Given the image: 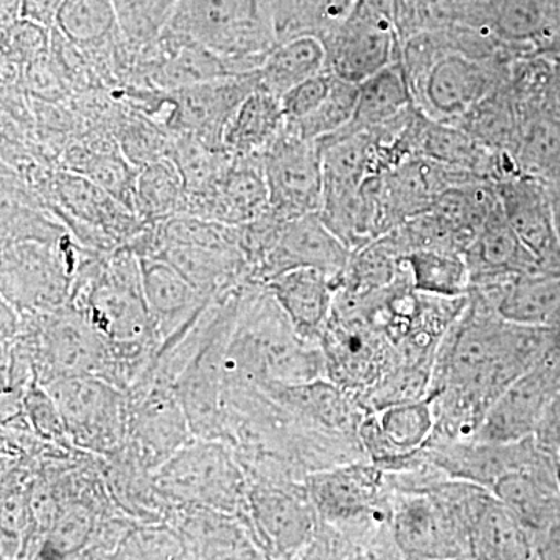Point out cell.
Instances as JSON below:
<instances>
[{"mask_svg": "<svg viewBox=\"0 0 560 560\" xmlns=\"http://www.w3.org/2000/svg\"><path fill=\"white\" fill-rule=\"evenodd\" d=\"M70 302L103 342L97 377L128 393L164 342L143 294L139 257L128 246L95 254L80 271Z\"/></svg>", "mask_w": 560, "mask_h": 560, "instance_id": "1", "label": "cell"}, {"mask_svg": "<svg viewBox=\"0 0 560 560\" xmlns=\"http://www.w3.org/2000/svg\"><path fill=\"white\" fill-rule=\"evenodd\" d=\"M400 61L415 105L430 119L453 125L499 90L511 62L481 55L474 32L460 24L419 32L405 39Z\"/></svg>", "mask_w": 560, "mask_h": 560, "instance_id": "2", "label": "cell"}, {"mask_svg": "<svg viewBox=\"0 0 560 560\" xmlns=\"http://www.w3.org/2000/svg\"><path fill=\"white\" fill-rule=\"evenodd\" d=\"M224 368L230 377L257 385H301L326 377L319 342L296 334L271 291L259 280H250L242 291Z\"/></svg>", "mask_w": 560, "mask_h": 560, "instance_id": "3", "label": "cell"}, {"mask_svg": "<svg viewBox=\"0 0 560 560\" xmlns=\"http://www.w3.org/2000/svg\"><path fill=\"white\" fill-rule=\"evenodd\" d=\"M162 31L195 40L250 75L278 44L271 0H178Z\"/></svg>", "mask_w": 560, "mask_h": 560, "instance_id": "4", "label": "cell"}, {"mask_svg": "<svg viewBox=\"0 0 560 560\" xmlns=\"http://www.w3.org/2000/svg\"><path fill=\"white\" fill-rule=\"evenodd\" d=\"M154 478L175 503L226 512L249 530L248 478L226 442L195 436L154 470Z\"/></svg>", "mask_w": 560, "mask_h": 560, "instance_id": "5", "label": "cell"}, {"mask_svg": "<svg viewBox=\"0 0 560 560\" xmlns=\"http://www.w3.org/2000/svg\"><path fill=\"white\" fill-rule=\"evenodd\" d=\"M97 250L81 245L72 232L60 242H21L2 248L0 298L22 313L68 304L86 261Z\"/></svg>", "mask_w": 560, "mask_h": 560, "instance_id": "6", "label": "cell"}, {"mask_svg": "<svg viewBox=\"0 0 560 560\" xmlns=\"http://www.w3.org/2000/svg\"><path fill=\"white\" fill-rule=\"evenodd\" d=\"M246 285L228 300L209 305L202 316L197 349L175 382L176 396L189 419L191 433L197 438L220 441L221 404L226 381L224 363L237 318L238 301Z\"/></svg>", "mask_w": 560, "mask_h": 560, "instance_id": "7", "label": "cell"}, {"mask_svg": "<svg viewBox=\"0 0 560 560\" xmlns=\"http://www.w3.org/2000/svg\"><path fill=\"white\" fill-rule=\"evenodd\" d=\"M10 341L27 353L44 386L62 378L97 377L105 353L101 338L70 301L54 311L22 313L20 331Z\"/></svg>", "mask_w": 560, "mask_h": 560, "instance_id": "8", "label": "cell"}, {"mask_svg": "<svg viewBox=\"0 0 560 560\" xmlns=\"http://www.w3.org/2000/svg\"><path fill=\"white\" fill-rule=\"evenodd\" d=\"M249 530L265 559L304 558L319 528L304 481L248 480Z\"/></svg>", "mask_w": 560, "mask_h": 560, "instance_id": "9", "label": "cell"}, {"mask_svg": "<svg viewBox=\"0 0 560 560\" xmlns=\"http://www.w3.org/2000/svg\"><path fill=\"white\" fill-rule=\"evenodd\" d=\"M72 444L92 455L106 456L127 444L130 397L103 378H62L47 385Z\"/></svg>", "mask_w": 560, "mask_h": 560, "instance_id": "10", "label": "cell"}, {"mask_svg": "<svg viewBox=\"0 0 560 560\" xmlns=\"http://www.w3.org/2000/svg\"><path fill=\"white\" fill-rule=\"evenodd\" d=\"M388 338L359 312L331 307L319 346L326 378L350 396H364L394 368L389 366Z\"/></svg>", "mask_w": 560, "mask_h": 560, "instance_id": "11", "label": "cell"}, {"mask_svg": "<svg viewBox=\"0 0 560 560\" xmlns=\"http://www.w3.org/2000/svg\"><path fill=\"white\" fill-rule=\"evenodd\" d=\"M320 40L327 70L357 84L399 61L404 44L393 21L368 0H355L348 18Z\"/></svg>", "mask_w": 560, "mask_h": 560, "instance_id": "12", "label": "cell"}, {"mask_svg": "<svg viewBox=\"0 0 560 560\" xmlns=\"http://www.w3.org/2000/svg\"><path fill=\"white\" fill-rule=\"evenodd\" d=\"M267 179L270 210L282 220L319 213L324 200L320 151L315 140L282 131L267 150L257 154Z\"/></svg>", "mask_w": 560, "mask_h": 560, "instance_id": "13", "label": "cell"}, {"mask_svg": "<svg viewBox=\"0 0 560 560\" xmlns=\"http://www.w3.org/2000/svg\"><path fill=\"white\" fill-rule=\"evenodd\" d=\"M127 394L130 397V427L125 447L147 469L154 471L194 440L195 434L175 386L150 381L139 383Z\"/></svg>", "mask_w": 560, "mask_h": 560, "instance_id": "14", "label": "cell"}, {"mask_svg": "<svg viewBox=\"0 0 560 560\" xmlns=\"http://www.w3.org/2000/svg\"><path fill=\"white\" fill-rule=\"evenodd\" d=\"M305 488L319 526L335 537H345L374 517L381 508V470L366 464H335L311 471Z\"/></svg>", "mask_w": 560, "mask_h": 560, "instance_id": "15", "label": "cell"}, {"mask_svg": "<svg viewBox=\"0 0 560 560\" xmlns=\"http://www.w3.org/2000/svg\"><path fill=\"white\" fill-rule=\"evenodd\" d=\"M259 86L257 72L224 77L171 90L167 127L179 138L200 140L210 149L224 150L223 135L238 105Z\"/></svg>", "mask_w": 560, "mask_h": 560, "instance_id": "16", "label": "cell"}, {"mask_svg": "<svg viewBox=\"0 0 560 560\" xmlns=\"http://www.w3.org/2000/svg\"><path fill=\"white\" fill-rule=\"evenodd\" d=\"M350 256L352 250L327 228L319 213H308L283 223L278 241L254 272V279L267 283L287 271L315 268L338 285Z\"/></svg>", "mask_w": 560, "mask_h": 560, "instance_id": "17", "label": "cell"}, {"mask_svg": "<svg viewBox=\"0 0 560 560\" xmlns=\"http://www.w3.org/2000/svg\"><path fill=\"white\" fill-rule=\"evenodd\" d=\"M459 24L482 28L523 55L545 54L560 25V0H485Z\"/></svg>", "mask_w": 560, "mask_h": 560, "instance_id": "18", "label": "cell"}, {"mask_svg": "<svg viewBox=\"0 0 560 560\" xmlns=\"http://www.w3.org/2000/svg\"><path fill=\"white\" fill-rule=\"evenodd\" d=\"M504 215L544 270L560 267V246L548 184L529 175L495 183Z\"/></svg>", "mask_w": 560, "mask_h": 560, "instance_id": "19", "label": "cell"}, {"mask_svg": "<svg viewBox=\"0 0 560 560\" xmlns=\"http://www.w3.org/2000/svg\"><path fill=\"white\" fill-rule=\"evenodd\" d=\"M270 209V194L257 156H232L212 187L190 201L186 215L241 226Z\"/></svg>", "mask_w": 560, "mask_h": 560, "instance_id": "20", "label": "cell"}, {"mask_svg": "<svg viewBox=\"0 0 560 560\" xmlns=\"http://www.w3.org/2000/svg\"><path fill=\"white\" fill-rule=\"evenodd\" d=\"M168 523L178 530L187 559H265L246 526L226 512L178 503Z\"/></svg>", "mask_w": 560, "mask_h": 560, "instance_id": "21", "label": "cell"}, {"mask_svg": "<svg viewBox=\"0 0 560 560\" xmlns=\"http://www.w3.org/2000/svg\"><path fill=\"white\" fill-rule=\"evenodd\" d=\"M97 456L106 488L117 508L139 523H168L175 501L160 488L154 471L147 469L127 447Z\"/></svg>", "mask_w": 560, "mask_h": 560, "instance_id": "22", "label": "cell"}, {"mask_svg": "<svg viewBox=\"0 0 560 560\" xmlns=\"http://www.w3.org/2000/svg\"><path fill=\"white\" fill-rule=\"evenodd\" d=\"M143 294L162 341L200 318L212 302L161 257H139Z\"/></svg>", "mask_w": 560, "mask_h": 560, "instance_id": "23", "label": "cell"}, {"mask_svg": "<svg viewBox=\"0 0 560 560\" xmlns=\"http://www.w3.org/2000/svg\"><path fill=\"white\" fill-rule=\"evenodd\" d=\"M271 291L291 326L304 340L319 342L334 307V279L315 268H298L268 280Z\"/></svg>", "mask_w": 560, "mask_h": 560, "instance_id": "24", "label": "cell"}, {"mask_svg": "<svg viewBox=\"0 0 560 560\" xmlns=\"http://www.w3.org/2000/svg\"><path fill=\"white\" fill-rule=\"evenodd\" d=\"M156 257L172 264L210 301L228 300L249 280H256L238 248L167 246Z\"/></svg>", "mask_w": 560, "mask_h": 560, "instance_id": "25", "label": "cell"}, {"mask_svg": "<svg viewBox=\"0 0 560 560\" xmlns=\"http://www.w3.org/2000/svg\"><path fill=\"white\" fill-rule=\"evenodd\" d=\"M436 427L430 399L390 405L360 425V438L375 459L411 455L430 440Z\"/></svg>", "mask_w": 560, "mask_h": 560, "instance_id": "26", "label": "cell"}, {"mask_svg": "<svg viewBox=\"0 0 560 560\" xmlns=\"http://www.w3.org/2000/svg\"><path fill=\"white\" fill-rule=\"evenodd\" d=\"M545 381L537 371L525 372L493 400L474 441L511 444L525 440L544 412Z\"/></svg>", "mask_w": 560, "mask_h": 560, "instance_id": "27", "label": "cell"}, {"mask_svg": "<svg viewBox=\"0 0 560 560\" xmlns=\"http://www.w3.org/2000/svg\"><path fill=\"white\" fill-rule=\"evenodd\" d=\"M464 256L469 265L471 282L545 271L512 230L501 205L486 221Z\"/></svg>", "mask_w": 560, "mask_h": 560, "instance_id": "28", "label": "cell"}, {"mask_svg": "<svg viewBox=\"0 0 560 560\" xmlns=\"http://www.w3.org/2000/svg\"><path fill=\"white\" fill-rule=\"evenodd\" d=\"M285 125L280 98L257 86L228 121L223 135L224 150L232 156H257L282 135Z\"/></svg>", "mask_w": 560, "mask_h": 560, "instance_id": "29", "label": "cell"}, {"mask_svg": "<svg viewBox=\"0 0 560 560\" xmlns=\"http://www.w3.org/2000/svg\"><path fill=\"white\" fill-rule=\"evenodd\" d=\"M525 525L492 492L486 493L470 526L471 559H528L530 547Z\"/></svg>", "mask_w": 560, "mask_h": 560, "instance_id": "30", "label": "cell"}, {"mask_svg": "<svg viewBox=\"0 0 560 560\" xmlns=\"http://www.w3.org/2000/svg\"><path fill=\"white\" fill-rule=\"evenodd\" d=\"M495 312L501 319L517 326L547 324L560 312V275L547 270L508 279Z\"/></svg>", "mask_w": 560, "mask_h": 560, "instance_id": "31", "label": "cell"}, {"mask_svg": "<svg viewBox=\"0 0 560 560\" xmlns=\"http://www.w3.org/2000/svg\"><path fill=\"white\" fill-rule=\"evenodd\" d=\"M327 70V51L316 36H300L276 44L257 70L261 90L282 97L302 81Z\"/></svg>", "mask_w": 560, "mask_h": 560, "instance_id": "32", "label": "cell"}, {"mask_svg": "<svg viewBox=\"0 0 560 560\" xmlns=\"http://www.w3.org/2000/svg\"><path fill=\"white\" fill-rule=\"evenodd\" d=\"M411 106H415V98L410 81L399 60L359 84V102L348 127L371 130L396 120Z\"/></svg>", "mask_w": 560, "mask_h": 560, "instance_id": "33", "label": "cell"}, {"mask_svg": "<svg viewBox=\"0 0 560 560\" xmlns=\"http://www.w3.org/2000/svg\"><path fill=\"white\" fill-rule=\"evenodd\" d=\"M416 291L431 296L463 298L471 278L466 256L452 249L412 250L401 257Z\"/></svg>", "mask_w": 560, "mask_h": 560, "instance_id": "34", "label": "cell"}, {"mask_svg": "<svg viewBox=\"0 0 560 560\" xmlns=\"http://www.w3.org/2000/svg\"><path fill=\"white\" fill-rule=\"evenodd\" d=\"M456 125L490 150L514 153L523 116L504 81L499 90L475 105Z\"/></svg>", "mask_w": 560, "mask_h": 560, "instance_id": "35", "label": "cell"}, {"mask_svg": "<svg viewBox=\"0 0 560 560\" xmlns=\"http://www.w3.org/2000/svg\"><path fill=\"white\" fill-rule=\"evenodd\" d=\"M355 0H271L278 43L300 36L323 39L348 18Z\"/></svg>", "mask_w": 560, "mask_h": 560, "instance_id": "36", "label": "cell"}, {"mask_svg": "<svg viewBox=\"0 0 560 560\" xmlns=\"http://www.w3.org/2000/svg\"><path fill=\"white\" fill-rule=\"evenodd\" d=\"M523 175L560 184V120L548 113L523 119L521 136L514 150Z\"/></svg>", "mask_w": 560, "mask_h": 560, "instance_id": "37", "label": "cell"}, {"mask_svg": "<svg viewBox=\"0 0 560 560\" xmlns=\"http://www.w3.org/2000/svg\"><path fill=\"white\" fill-rule=\"evenodd\" d=\"M186 206V187L173 160L149 162L136 178L135 212L147 223L180 215Z\"/></svg>", "mask_w": 560, "mask_h": 560, "instance_id": "38", "label": "cell"}, {"mask_svg": "<svg viewBox=\"0 0 560 560\" xmlns=\"http://www.w3.org/2000/svg\"><path fill=\"white\" fill-rule=\"evenodd\" d=\"M66 38L80 46H95L120 27L114 0H61L55 16Z\"/></svg>", "mask_w": 560, "mask_h": 560, "instance_id": "39", "label": "cell"}, {"mask_svg": "<svg viewBox=\"0 0 560 560\" xmlns=\"http://www.w3.org/2000/svg\"><path fill=\"white\" fill-rule=\"evenodd\" d=\"M359 102V84L350 83L337 77L330 94L311 116L294 124H287V130L302 139L319 140L341 130L350 124Z\"/></svg>", "mask_w": 560, "mask_h": 560, "instance_id": "40", "label": "cell"}, {"mask_svg": "<svg viewBox=\"0 0 560 560\" xmlns=\"http://www.w3.org/2000/svg\"><path fill=\"white\" fill-rule=\"evenodd\" d=\"M114 559H187L186 547L171 523H138Z\"/></svg>", "mask_w": 560, "mask_h": 560, "instance_id": "41", "label": "cell"}, {"mask_svg": "<svg viewBox=\"0 0 560 560\" xmlns=\"http://www.w3.org/2000/svg\"><path fill=\"white\" fill-rule=\"evenodd\" d=\"M490 492L506 504L508 508L526 526H539L545 521L547 508H545L544 490L530 478L525 470L515 469L508 471L503 477L493 482Z\"/></svg>", "mask_w": 560, "mask_h": 560, "instance_id": "42", "label": "cell"}, {"mask_svg": "<svg viewBox=\"0 0 560 560\" xmlns=\"http://www.w3.org/2000/svg\"><path fill=\"white\" fill-rule=\"evenodd\" d=\"M22 411L40 441L58 447H75L70 441L57 401L43 383L33 381L25 390Z\"/></svg>", "mask_w": 560, "mask_h": 560, "instance_id": "43", "label": "cell"}, {"mask_svg": "<svg viewBox=\"0 0 560 560\" xmlns=\"http://www.w3.org/2000/svg\"><path fill=\"white\" fill-rule=\"evenodd\" d=\"M335 79H337V75L326 70V72L302 81V83L285 92L280 97V103H282L287 124H294V121L311 116L313 110L318 108L320 103L326 101L327 95L330 94Z\"/></svg>", "mask_w": 560, "mask_h": 560, "instance_id": "44", "label": "cell"}, {"mask_svg": "<svg viewBox=\"0 0 560 560\" xmlns=\"http://www.w3.org/2000/svg\"><path fill=\"white\" fill-rule=\"evenodd\" d=\"M545 420V429H547L548 434H555V436H560V393L547 411V418Z\"/></svg>", "mask_w": 560, "mask_h": 560, "instance_id": "45", "label": "cell"}, {"mask_svg": "<svg viewBox=\"0 0 560 560\" xmlns=\"http://www.w3.org/2000/svg\"><path fill=\"white\" fill-rule=\"evenodd\" d=\"M552 202V212H555L556 231H558L560 246V184H548Z\"/></svg>", "mask_w": 560, "mask_h": 560, "instance_id": "46", "label": "cell"}, {"mask_svg": "<svg viewBox=\"0 0 560 560\" xmlns=\"http://www.w3.org/2000/svg\"><path fill=\"white\" fill-rule=\"evenodd\" d=\"M485 2V0H448V7H451L452 20H455L460 11L469 9L471 5Z\"/></svg>", "mask_w": 560, "mask_h": 560, "instance_id": "47", "label": "cell"}, {"mask_svg": "<svg viewBox=\"0 0 560 560\" xmlns=\"http://www.w3.org/2000/svg\"><path fill=\"white\" fill-rule=\"evenodd\" d=\"M556 477H558L559 489H560V460L556 464Z\"/></svg>", "mask_w": 560, "mask_h": 560, "instance_id": "48", "label": "cell"}]
</instances>
